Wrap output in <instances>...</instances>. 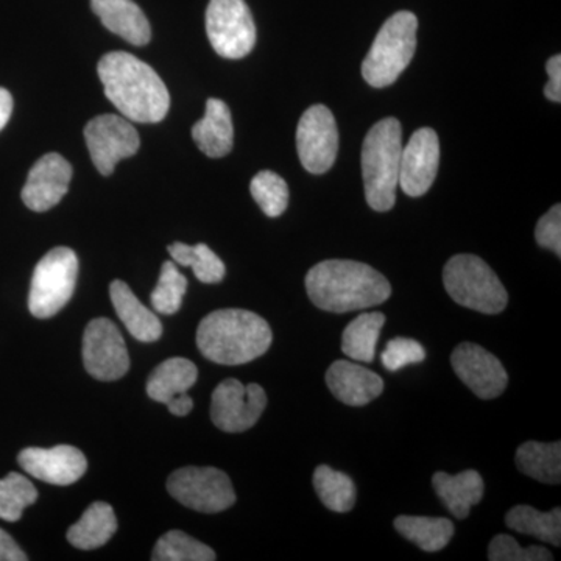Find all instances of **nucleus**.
I'll return each instance as SVG.
<instances>
[{
    "instance_id": "nucleus-1",
    "label": "nucleus",
    "mask_w": 561,
    "mask_h": 561,
    "mask_svg": "<svg viewBox=\"0 0 561 561\" xmlns=\"http://www.w3.org/2000/svg\"><path fill=\"white\" fill-rule=\"evenodd\" d=\"M108 101L130 122L158 124L168 116L171 95L157 70L127 51H110L98 66Z\"/></svg>"
},
{
    "instance_id": "nucleus-2",
    "label": "nucleus",
    "mask_w": 561,
    "mask_h": 561,
    "mask_svg": "<svg viewBox=\"0 0 561 561\" xmlns=\"http://www.w3.org/2000/svg\"><path fill=\"white\" fill-rule=\"evenodd\" d=\"M306 290L321 311L345 313L373 308L389 300L386 276L362 262L323 261L306 275Z\"/></svg>"
},
{
    "instance_id": "nucleus-3",
    "label": "nucleus",
    "mask_w": 561,
    "mask_h": 561,
    "mask_svg": "<svg viewBox=\"0 0 561 561\" xmlns=\"http://www.w3.org/2000/svg\"><path fill=\"white\" fill-rule=\"evenodd\" d=\"M273 341L267 321L243 309H220L201 321L198 350L220 365H243L267 353Z\"/></svg>"
},
{
    "instance_id": "nucleus-4",
    "label": "nucleus",
    "mask_w": 561,
    "mask_h": 561,
    "mask_svg": "<svg viewBox=\"0 0 561 561\" xmlns=\"http://www.w3.org/2000/svg\"><path fill=\"white\" fill-rule=\"evenodd\" d=\"M402 154L400 121L387 117L373 125L362 147L365 198L371 209L387 213L397 202Z\"/></svg>"
},
{
    "instance_id": "nucleus-5",
    "label": "nucleus",
    "mask_w": 561,
    "mask_h": 561,
    "mask_svg": "<svg viewBox=\"0 0 561 561\" xmlns=\"http://www.w3.org/2000/svg\"><path fill=\"white\" fill-rule=\"evenodd\" d=\"M416 31L419 20L411 11H400L386 21L362 62V76L370 87H390L408 69L416 50Z\"/></svg>"
},
{
    "instance_id": "nucleus-6",
    "label": "nucleus",
    "mask_w": 561,
    "mask_h": 561,
    "mask_svg": "<svg viewBox=\"0 0 561 561\" xmlns=\"http://www.w3.org/2000/svg\"><path fill=\"white\" fill-rule=\"evenodd\" d=\"M443 284L457 305L486 316L504 311L508 294L493 268L474 254H457L443 268Z\"/></svg>"
},
{
    "instance_id": "nucleus-7",
    "label": "nucleus",
    "mask_w": 561,
    "mask_h": 561,
    "mask_svg": "<svg viewBox=\"0 0 561 561\" xmlns=\"http://www.w3.org/2000/svg\"><path fill=\"white\" fill-rule=\"evenodd\" d=\"M79 278L76 251L58 247L38 262L33 272L28 309L36 319H50L68 305Z\"/></svg>"
},
{
    "instance_id": "nucleus-8",
    "label": "nucleus",
    "mask_w": 561,
    "mask_h": 561,
    "mask_svg": "<svg viewBox=\"0 0 561 561\" xmlns=\"http://www.w3.org/2000/svg\"><path fill=\"white\" fill-rule=\"evenodd\" d=\"M206 33L216 54L230 60L247 57L256 44V25L245 0H210Z\"/></svg>"
},
{
    "instance_id": "nucleus-9",
    "label": "nucleus",
    "mask_w": 561,
    "mask_h": 561,
    "mask_svg": "<svg viewBox=\"0 0 561 561\" xmlns=\"http://www.w3.org/2000/svg\"><path fill=\"white\" fill-rule=\"evenodd\" d=\"M168 490L173 500L201 513H220L236 502L227 472L213 467H186L172 472Z\"/></svg>"
},
{
    "instance_id": "nucleus-10",
    "label": "nucleus",
    "mask_w": 561,
    "mask_h": 561,
    "mask_svg": "<svg viewBox=\"0 0 561 561\" xmlns=\"http://www.w3.org/2000/svg\"><path fill=\"white\" fill-rule=\"evenodd\" d=\"M267 405V394L260 383H242L225 379L216 387L210 400V420L220 431L239 434L260 421Z\"/></svg>"
},
{
    "instance_id": "nucleus-11",
    "label": "nucleus",
    "mask_w": 561,
    "mask_h": 561,
    "mask_svg": "<svg viewBox=\"0 0 561 561\" xmlns=\"http://www.w3.org/2000/svg\"><path fill=\"white\" fill-rule=\"evenodd\" d=\"M84 140L91 160L103 176H110L117 162L138 153L140 139L130 121L116 114H102L88 122Z\"/></svg>"
},
{
    "instance_id": "nucleus-12",
    "label": "nucleus",
    "mask_w": 561,
    "mask_h": 561,
    "mask_svg": "<svg viewBox=\"0 0 561 561\" xmlns=\"http://www.w3.org/2000/svg\"><path fill=\"white\" fill-rule=\"evenodd\" d=\"M83 364L99 381H117L127 375L130 356L113 321L103 317L90 321L83 335Z\"/></svg>"
},
{
    "instance_id": "nucleus-13",
    "label": "nucleus",
    "mask_w": 561,
    "mask_h": 561,
    "mask_svg": "<svg viewBox=\"0 0 561 561\" xmlns=\"http://www.w3.org/2000/svg\"><path fill=\"white\" fill-rule=\"evenodd\" d=\"M297 149L306 171L324 173L339 153V130L334 114L324 105H313L302 114L297 128Z\"/></svg>"
},
{
    "instance_id": "nucleus-14",
    "label": "nucleus",
    "mask_w": 561,
    "mask_h": 561,
    "mask_svg": "<svg viewBox=\"0 0 561 561\" xmlns=\"http://www.w3.org/2000/svg\"><path fill=\"white\" fill-rule=\"evenodd\" d=\"M451 364L460 381L481 400H494L507 389L508 375L504 365L476 343H460L453 351Z\"/></svg>"
},
{
    "instance_id": "nucleus-15",
    "label": "nucleus",
    "mask_w": 561,
    "mask_h": 561,
    "mask_svg": "<svg viewBox=\"0 0 561 561\" xmlns=\"http://www.w3.org/2000/svg\"><path fill=\"white\" fill-rule=\"evenodd\" d=\"M440 165V140L432 128L413 133L408 146L402 147L400 165L401 190L409 197H421L431 190Z\"/></svg>"
},
{
    "instance_id": "nucleus-16",
    "label": "nucleus",
    "mask_w": 561,
    "mask_h": 561,
    "mask_svg": "<svg viewBox=\"0 0 561 561\" xmlns=\"http://www.w3.org/2000/svg\"><path fill=\"white\" fill-rule=\"evenodd\" d=\"M72 165L60 153H47L33 165L22 190V202L35 213H46L68 194Z\"/></svg>"
},
{
    "instance_id": "nucleus-17",
    "label": "nucleus",
    "mask_w": 561,
    "mask_h": 561,
    "mask_svg": "<svg viewBox=\"0 0 561 561\" xmlns=\"http://www.w3.org/2000/svg\"><path fill=\"white\" fill-rule=\"evenodd\" d=\"M18 461L32 478L61 486L76 483L88 470L84 454L69 445L50 449L27 448L20 453Z\"/></svg>"
},
{
    "instance_id": "nucleus-18",
    "label": "nucleus",
    "mask_w": 561,
    "mask_h": 561,
    "mask_svg": "<svg viewBox=\"0 0 561 561\" xmlns=\"http://www.w3.org/2000/svg\"><path fill=\"white\" fill-rule=\"evenodd\" d=\"M328 389L343 404L362 408L381 397V376L348 360H335L327 373Z\"/></svg>"
},
{
    "instance_id": "nucleus-19",
    "label": "nucleus",
    "mask_w": 561,
    "mask_h": 561,
    "mask_svg": "<svg viewBox=\"0 0 561 561\" xmlns=\"http://www.w3.org/2000/svg\"><path fill=\"white\" fill-rule=\"evenodd\" d=\"M91 9L110 32L133 46H146L151 38L150 22L133 0H91Z\"/></svg>"
},
{
    "instance_id": "nucleus-20",
    "label": "nucleus",
    "mask_w": 561,
    "mask_h": 561,
    "mask_svg": "<svg viewBox=\"0 0 561 561\" xmlns=\"http://www.w3.org/2000/svg\"><path fill=\"white\" fill-rule=\"evenodd\" d=\"M110 297L114 311L136 341L151 343L160 341L162 324L150 309H147L133 294L128 284L116 279L111 283Z\"/></svg>"
},
{
    "instance_id": "nucleus-21",
    "label": "nucleus",
    "mask_w": 561,
    "mask_h": 561,
    "mask_svg": "<svg viewBox=\"0 0 561 561\" xmlns=\"http://www.w3.org/2000/svg\"><path fill=\"white\" fill-rule=\"evenodd\" d=\"M192 138L206 157H227L232 150L234 139L231 111L227 103L219 99H209L206 102L205 117L192 127Z\"/></svg>"
},
{
    "instance_id": "nucleus-22",
    "label": "nucleus",
    "mask_w": 561,
    "mask_h": 561,
    "mask_svg": "<svg viewBox=\"0 0 561 561\" xmlns=\"http://www.w3.org/2000/svg\"><path fill=\"white\" fill-rule=\"evenodd\" d=\"M432 485L449 513L459 519H465L470 515L472 505H478L482 501L483 490H485L482 476L474 470L463 471L456 476L448 474V472H435Z\"/></svg>"
},
{
    "instance_id": "nucleus-23",
    "label": "nucleus",
    "mask_w": 561,
    "mask_h": 561,
    "mask_svg": "<svg viewBox=\"0 0 561 561\" xmlns=\"http://www.w3.org/2000/svg\"><path fill=\"white\" fill-rule=\"evenodd\" d=\"M117 530L116 513L106 502H94L68 530V541L81 551H94L113 538Z\"/></svg>"
},
{
    "instance_id": "nucleus-24",
    "label": "nucleus",
    "mask_w": 561,
    "mask_h": 561,
    "mask_svg": "<svg viewBox=\"0 0 561 561\" xmlns=\"http://www.w3.org/2000/svg\"><path fill=\"white\" fill-rule=\"evenodd\" d=\"M198 370L194 362L184 357H172L162 362L151 373L147 382V393L151 400L168 404L172 398L187 393L197 382Z\"/></svg>"
},
{
    "instance_id": "nucleus-25",
    "label": "nucleus",
    "mask_w": 561,
    "mask_h": 561,
    "mask_svg": "<svg viewBox=\"0 0 561 561\" xmlns=\"http://www.w3.org/2000/svg\"><path fill=\"white\" fill-rule=\"evenodd\" d=\"M516 467L535 481L559 485L561 479V445L526 442L516 451Z\"/></svg>"
},
{
    "instance_id": "nucleus-26",
    "label": "nucleus",
    "mask_w": 561,
    "mask_h": 561,
    "mask_svg": "<svg viewBox=\"0 0 561 561\" xmlns=\"http://www.w3.org/2000/svg\"><path fill=\"white\" fill-rule=\"evenodd\" d=\"M394 529L424 552L442 551L454 537V524L449 519L430 516H398Z\"/></svg>"
},
{
    "instance_id": "nucleus-27",
    "label": "nucleus",
    "mask_w": 561,
    "mask_h": 561,
    "mask_svg": "<svg viewBox=\"0 0 561 561\" xmlns=\"http://www.w3.org/2000/svg\"><path fill=\"white\" fill-rule=\"evenodd\" d=\"M383 323L386 316L381 312L362 313L351 321L342 335L343 354L356 362H373Z\"/></svg>"
},
{
    "instance_id": "nucleus-28",
    "label": "nucleus",
    "mask_w": 561,
    "mask_h": 561,
    "mask_svg": "<svg viewBox=\"0 0 561 561\" xmlns=\"http://www.w3.org/2000/svg\"><path fill=\"white\" fill-rule=\"evenodd\" d=\"M505 524L518 534L530 535L537 540L561 545V511L559 507L548 513L530 505H516L505 516Z\"/></svg>"
},
{
    "instance_id": "nucleus-29",
    "label": "nucleus",
    "mask_w": 561,
    "mask_h": 561,
    "mask_svg": "<svg viewBox=\"0 0 561 561\" xmlns=\"http://www.w3.org/2000/svg\"><path fill=\"white\" fill-rule=\"evenodd\" d=\"M313 486L324 507L331 512L346 513L356 504V485L345 472L320 465L313 472Z\"/></svg>"
},
{
    "instance_id": "nucleus-30",
    "label": "nucleus",
    "mask_w": 561,
    "mask_h": 561,
    "mask_svg": "<svg viewBox=\"0 0 561 561\" xmlns=\"http://www.w3.org/2000/svg\"><path fill=\"white\" fill-rule=\"evenodd\" d=\"M168 250L175 264L192 267L194 275L202 283L217 284L225 278L227 268L224 262L205 243L187 245V243L175 242L169 245Z\"/></svg>"
},
{
    "instance_id": "nucleus-31",
    "label": "nucleus",
    "mask_w": 561,
    "mask_h": 561,
    "mask_svg": "<svg viewBox=\"0 0 561 561\" xmlns=\"http://www.w3.org/2000/svg\"><path fill=\"white\" fill-rule=\"evenodd\" d=\"M216 552L209 546L195 540L181 530H171L162 535L154 546L153 561H214Z\"/></svg>"
},
{
    "instance_id": "nucleus-32",
    "label": "nucleus",
    "mask_w": 561,
    "mask_h": 561,
    "mask_svg": "<svg viewBox=\"0 0 561 561\" xmlns=\"http://www.w3.org/2000/svg\"><path fill=\"white\" fill-rule=\"evenodd\" d=\"M38 500V490L20 472H10L0 479V519L20 522L25 508Z\"/></svg>"
},
{
    "instance_id": "nucleus-33",
    "label": "nucleus",
    "mask_w": 561,
    "mask_h": 561,
    "mask_svg": "<svg viewBox=\"0 0 561 561\" xmlns=\"http://www.w3.org/2000/svg\"><path fill=\"white\" fill-rule=\"evenodd\" d=\"M186 290V276L179 271L175 262H164L161 267L160 280L150 297L151 306L162 316H173L180 311Z\"/></svg>"
},
{
    "instance_id": "nucleus-34",
    "label": "nucleus",
    "mask_w": 561,
    "mask_h": 561,
    "mask_svg": "<svg viewBox=\"0 0 561 561\" xmlns=\"http://www.w3.org/2000/svg\"><path fill=\"white\" fill-rule=\"evenodd\" d=\"M250 192L265 216L279 217L289 205V186L278 173L262 171L251 180Z\"/></svg>"
},
{
    "instance_id": "nucleus-35",
    "label": "nucleus",
    "mask_w": 561,
    "mask_h": 561,
    "mask_svg": "<svg viewBox=\"0 0 561 561\" xmlns=\"http://www.w3.org/2000/svg\"><path fill=\"white\" fill-rule=\"evenodd\" d=\"M490 561H551V551L542 546L522 548L511 535H497L489 546Z\"/></svg>"
},
{
    "instance_id": "nucleus-36",
    "label": "nucleus",
    "mask_w": 561,
    "mask_h": 561,
    "mask_svg": "<svg viewBox=\"0 0 561 561\" xmlns=\"http://www.w3.org/2000/svg\"><path fill=\"white\" fill-rule=\"evenodd\" d=\"M426 359V350L421 343L412 339L397 337L387 343V348L382 353L383 367L389 371H398L408 365L420 364Z\"/></svg>"
},
{
    "instance_id": "nucleus-37",
    "label": "nucleus",
    "mask_w": 561,
    "mask_h": 561,
    "mask_svg": "<svg viewBox=\"0 0 561 561\" xmlns=\"http://www.w3.org/2000/svg\"><path fill=\"white\" fill-rule=\"evenodd\" d=\"M535 239L542 249L553 251L557 256L561 254V206L556 205L548 214L538 220Z\"/></svg>"
},
{
    "instance_id": "nucleus-38",
    "label": "nucleus",
    "mask_w": 561,
    "mask_h": 561,
    "mask_svg": "<svg viewBox=\"0 0 561 561\" xmlns=\"http://www.w3.org/2000/svg\"><path fill=\"white\" fill-rule=\"evenodd\" d=\"M546 70L549 73V81L545 88V95L549 101L561 102V57L556 55L546 65Z\"/></svg>"
},
{
    "instance_id": "nucleus-39",
    "label": "nucleus",
    "mask_w": 561,
    "mask_h": 561,
    "mask_svg": "<svg viewBox=\"0 0 561 561\" xmlns=\"http://www.w3.org/2000/svg\"><path fill=\"white\" fill-rule=\"evenodd\" d=\"M27 559L28 557L18 546V542L5 530L0 529V561H25Z\"/></svg>"
},
{
    "instance_id": "nucleus-40",
    "label": "nucleus",
    "mask_w": 561,
    "mask_h": 561,
    "mask_svg": "<svg viewBox=\"0 0 561 561\" xmlns=\"http://www.w3.org/2000/svg\"><path fill=\"white\" fill-rule=\"evenodd\" d=\"M168 409L176 416H186L190 415L192 409H194V401L187 393L180 394V397L172 398L171 401L168 402Z\"/></svg>"
},
{
    "instance_id": "nucleus-41",
    "label": "nucleus",
    "mask_w": 561,
    "mask_h": 561,
    "mask_svg": "<svg viewBox=\"0 0 561 561\" xmlns=\"http://www.w3.org/2000/svg\"><path fill=\"white\" fill-rule=\"evenodd\" d=\"M11 113H13V98L9 91L0 88V131L9 124Z\"/></svg>"
}]
</instances>
